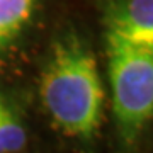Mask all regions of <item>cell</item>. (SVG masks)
<instances>
[{"instance_id":"obj_3","label":"cell","mask_w":153,"mask_h":153,"mask_svg":"<svg viewBox=\"0 0 153 153\" xmlns=\"http://www.w3.org/2000/svg\"><path fill=\"white\" fill-rule=\"evenodd\" d=\"M107 34L153 48V0H128L112 16Z\"/></svg>"},{"instance_id":"obj_4","label":"cell","mask_w":153,"mask_h":153,"mask_svg":"<svg viewBox=\"0 0 153 153\" xmlns=\"http://www.w3.org/2000/svg\"><path fill=\"white\" fill-rule=\"evenodd\" d=\"M36 10V0H0V51L16 41Z\"/></svg>"},{"instance_id":"obj_1","label":"cell","mask_w":153,"mask_h":153,"mask_svg":"<svg viewBox=\"0 0 153 153\" xmlns=\"http://www.w3.org/2000/svg\"><path fill=\"white\" fill-rule=\"evenodd\" d=\"M41 100L66 136L90 140L97 133L104 87L97 60L80 39L70 36L53 44L41 75Z\"/></svg>"},{"instance_id":"obj_2","label":"cell","mask_w":153,"mask_h":153,"mask_svg":"<svg viewBox=\"0 0 153 153\" xmlns=\"http://www.w3.org/2000/svg\"><path fill=\"white\" fill-rule=\"evenodd\" d=\"M112 109L126 141H134L153 114V48L107 34Z\"/></svg>"},{"instance_id":"obj_6","label":"cell","mask_w":153,"mask_h":153,"mask_svg":"<svg viewBox=\"0 0 153 153\" xmlns=\"http://www.w3.org/2000/svg\"><path fill=\"white\" fill-rule=\"evenodd\" d=\"M2 102H4V99H2V95H0V105H2Z\"/></svg>"},{"instance_id":"obj_5","label":"cell","mask_w":153,"mask_h":153,"mask_svg":"<svg viewBox=\"0 0 153 153\" xmlns=\"http://www.w3.org/2000/svg\"><path fill=\"white\" fill-rule=\"evenodd\" d=\"M26 145V129L5 100L0 105V153H16Z\"/></svg>"}]
</instances>
